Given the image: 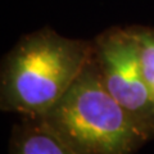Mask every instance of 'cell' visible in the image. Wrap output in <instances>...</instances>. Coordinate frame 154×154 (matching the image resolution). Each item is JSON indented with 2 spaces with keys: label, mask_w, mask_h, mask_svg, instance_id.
<instances>
[{
  "label": "cell",
  "mask_w": 154,
  "mask_h": 154,
  "mask_svg": "<svg viewBox=\"0 0 154 154\" xmlns=\"http://www.w3.org/2000/svg\"><path fill=\"white\" fill-rule=\"evenodd\" d=\"M93 55V42L38 31L23 37L4 60L2 108L26 118L49 112L79 79Z\"/></svg>",
  "instance_id": "cell-1"
},
{
  "label": "cell",
  "mask_w": 154,
  "mask_h": 154,
  "mask_svg": "<svg viewBox=\"0 0 154 154\" xmlns=\"http://www.w3.org/2000/svg\"><path fill=\"white\" fill-rule=\"evenodd\" d=\"M140 48V60L149 90L154 99V30L135 27Z\"/></svg>",
  "instance_id": "cell-5"
},
{
  "label": "cell",
  "mask_w": 154,
  "mask_h": 154,
  "mask_svg": "<svg viewBox=\"0 0 154 154\" xmlns=\"http://www.w3.org/2000/svg\"><path fill=\"white\" fill-rule=\"evenodd\" d=\"M93 55L104 88L152 139L154 99L144 77L135 27L104 32L93 41Z\"/></svg>",
  "instance_id": "cell-3"
},
{
  "label": "cell",
  "mask_w": 154,
  "mask_h": 154,
  "mask_svg": "<svg viewBox=\"0 0 154 154\" xmlns=\"http://www.w3.org/2000/svg\"><path fill=\"white\" fill-rule=\"evenodd\" d=\"M13 154H77L38 118H27L14 137Z\"/></svg>",
  "instance_id": "cell-4"
},
{
  "label": "cell",
  "mask_w": 154,
  "mask_h": 154,
  "mask_svg": "<svg viewBox=\"0 0 154 154\" xmlns=\"http://www.w3.org/2000/svg\"><path fill=\"white\" fill-rule=\"evenodd\" d=\"M38 119L77 154H134L149 140L104 88L94 55L68 91Z\"/></svg>",
  "instance_id": "cell-2"
}]
</instances>
